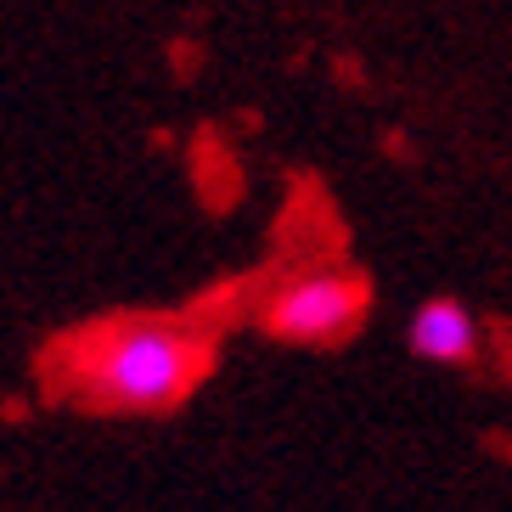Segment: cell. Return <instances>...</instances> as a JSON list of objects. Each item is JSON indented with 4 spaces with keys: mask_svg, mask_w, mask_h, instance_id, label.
Here are the masks:
<instances>
[{
    "mask_svg": "<svg viewBox=\"0 0 512 512\" xmlns=\"http://www.w3.org/2000/svg\"><path fill=\"white\" fill-rule=\"evenodd\" d=\"M406 344H411V355H422V361L462 366V361L479 355V321L467 316L456 299H428L417 316H411Z\"/></svg>",
    "mask_w": 512,
    "mask_h": 512,
    "instance_id": "3957f363",
    "label": "cell"
},
{
    "mask_svg": "<svg viewBox=\"0 0 512 512\" xmlns=\"http://www.w3.org/2000/svg\"><path fill=\"white\" fill-rule=\"evenodd\" d=\"M366 304H372V287L355 271H299L259 299V327L276 344L332 349L361 332Z\"/></svg>",
    "mask_w": 512,
    "mask_h": 512,
    "instance_id": "7a4b0ae2",
    "label": "cell"
},
{
    "mask_svg": "<svg viewBox=\"0 0 512 512\" xmlns=\"http://www.w3.org/2000/svg\"><path fill=\"white\" fill-rule=\"evenodd\" d=\"M214 372V332L186 316H102L57 338L51 383L62 400L107 417H158L192 400Z\"/></svg>",
    "mask_w": 512,
    "mask_h": 512,
    "instance_id": "6da1fadb",
    "label": "cell"
}]
</instances>
